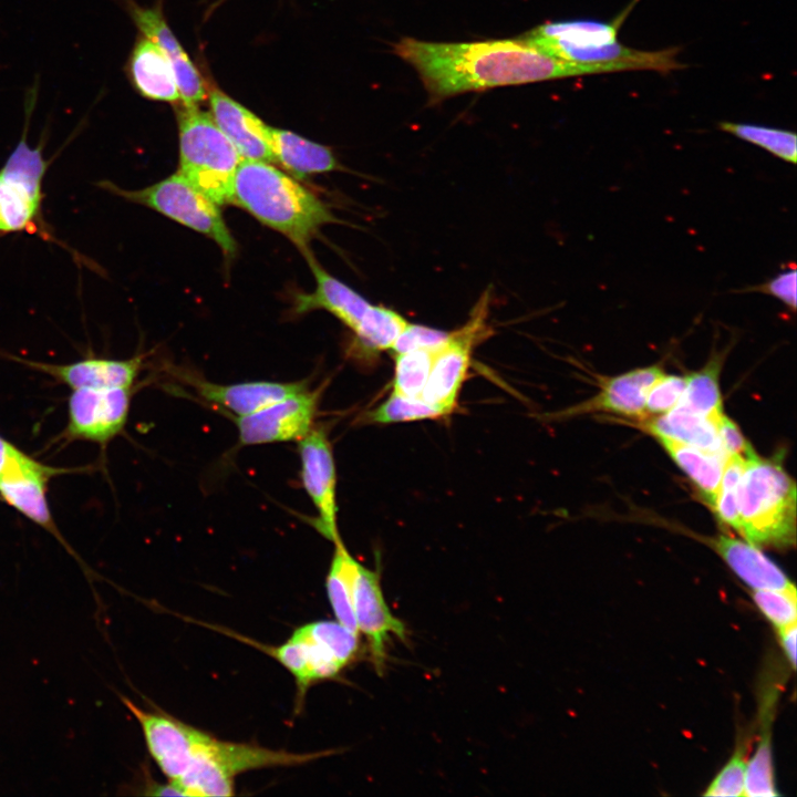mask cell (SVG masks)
I'll return each instance as SVG.
<instances>
[{
    "label": "cell",
    "instance_id": "obj_1",
    "mask_svg": "<svg viewBox=\"0 0 797 797\" xmlns=\"http://www.w3.org/2000/svg\"><path fill=\"white\" fill-rule=\"evenodd\" d=\"M394 53L416 70L432 104L465 92L600 73L549 55L518 37L474 42L402 38Z\"/></svg>",
    "mask_w": 797,
    "mask_h": 797
},
{
    "label": "cell",
    "instance_id": "obj_2",
    "mask_svg": "<svg viewBox=\"0 0 797 797\" xmlns=\"http://www.w3.org/2000/svg\"><path fill=\"white\" fill-rule=\"evenodd\" d=\"M634 0L610 22L569 20L538 25L518 38L562 61L597 68L600 73L649 70L662 74L682 69L679 48L644 51L618 41L619 30Z\"/></svg>",
    "mask_w": 797,
    "mask_h": 797
},
{
    "label": "cell",
    "instance_id": "obj_3",
    "mask_svg": "<svg viewBox=\"0 0 797 797\" xmlns=\"http://www.w3.org/2000/svg\"><path fill=\"white\" fill-rule=\"evenodd\" d=\"M263 225L289 238L303 253L327 224L338 222L329 207L269 162L242 159L231 200Z\"/></svg>",
    "mask_w": 797,
    "mask_h": 797
},
{
    "label": "cell",
    "instance_id": "obj_4",
    "mask_svg": "<svg viewBox=\"0 0 797 797\" xmlns=\"http://www.w3.org/2000/svg\"><path fill=\"white\" fill-rule=\"evenodd\" d=\"M738 534L754 546L785 548L796 540V485L777 460L751 453L737 486Z\"/></svg>",
    "mask_w": 797,
    "mask_h": 797
},
{
    "label": "cell",
    "instance_id": "obj_5",
    "mask_svg": "<svg viewBox=\"0 0 797 797\" xmlns=\"http://www.w3.org/2000/svg\"><path fill=\"white\" fill-rule=\"evenodd\" d=\"M177 123L179 173L218 206L229 204L241 156L198 105L182 104Z\"/></svg>",
    "mask_w": 797,
    "mask_h": 797
},
{
    "label": "cell",
    "instance_id": "obj_6",
    "mask_svg": "<svg viewBox=\"0 0 797 797\" xmlns=\"http://www.w3.org/2000/svg\"><path fill=\"white\" fill-rule=\"evenodd\" d=\"M261 650L293 675L301 702L313 683L335 677L355 659L359 633L337 620H319L297 628L283 644Z\"/></svg>",
    "mask_w": 797,
    "mask_h": 797
},
{
    "label": "cell",
    "instance_id": "obj_7",
    "mask_svg": "<svg viewBox=\"0 0 797 797\" xmlns=\"http://www.w3.org/2000/svg\"><path fill=\"white\" fill-rule=\"evenodd\" d=\"M38 97V82L25 95V122L20 141L0 168V236L40 231L42 184L49 162L42 145L31 147L28 127Z\"/></svg>",
    "mask_w": 797,
    "mask_h": 797
},
{
    "label": "cell",
    "instance_id": "obj_8",
    "mask_svg": "<svg viewBox=\"0 0 797 797\" xmlns=\"http://www.w3.org/2000/svg\"><path fill=\"white\" fill-rule=\"evenodd\" d=\"M99 186L209 237L227 255L237 250L218 205L179 172L142 189H123L108 180L100 182Z\"/></svg>",
    "mask_w": 797,
    "mask_h": 797
},
{
    "label": "cell",
    "instance_id": "obj_9",
    "mask_svg": "<svg viewBox=\"0 0 797 797\" xmlns=\"http://www.w3.org/2000/svg\"><path fill=\"white\" fill-rule=\"evenodd\" d=\"M489 293H484L460 329L452 331L447 342L433 359L428 380L421 398L442 411L446 416L456 402L470 365L472 352L488 335Z\"/></svg>",
    "mask_w": 797,
    "mask_h": 797
},
{
    "label": "cell",
    "instance_id": "obj_10",
    "mask_svg": "<svg viewBox=\"0 0 797 797\" xmlns=\"http://www.w3.org/2000/svg\"><path fill=\"white\" fill-rule=\"evenodd\" d=\"M301 482L318 517L313 526L333 544L341 539L338 530L337 469L333 451L323 428L313 427L298 441Z\"/></svg>",
    "mask_w": 797,
    "mask_h": 797
},
{
    "label": "cell",
    "instance_id": "obj_11",
    "mask_svg": "<svg viewBox=\"0 0 797 797\" xmlns=\"http://www.w3.org/2000/svg\"><path fill=\"white\" fill-rule=\"evenodd\" d=\"M320 390H304L255 413L236 416L242 445L299 441L312 428L319 408Z\"/></svg>",
    "mask_w": 797,
    "mask_h": 797
},
{
    "label": "cell",
    "instance_id": "obj_12",
    "mask_svg": "<svg viewBox=\"0 0 797 797\" xmlns=\"http://www.w3.org/2000/svg\"><path fill=\"white\" fill-rule=\"evenodd\" d=\"M130 404L131 389L72 390L64 436L105 446L123 431Z\"/></svg>",
    "mask_w": 797,
    "mask_h": 797
},
{
    "label": "cell",
    "instance_id": "obj_13",
    "mask_svg": "<svg viewBox=\"0 0 797 797\" xmlns=\"http://www.w3.org/2000/svg\"><path fill=\"white\" fill-rule=\"evenodd\" d=\"M122 702L141 726L153 760L169 779L176 780L188 767L200 729L159 711H146L125 696Z\"/></svg>",
    "mask_w": 797,
    "mask_h": 797
},
{
    "label": "cell",
    "instance_id": "obj_14",
    "mask_svg": "<svg viewBox=\"0 0 797 797\" xmlns=\"http://www.w3.org/2000/svg\"><path fill=\"white\" fill-rule=\"evenodd\" d=\"M52 467L29 455L0 475V498L28 519L53 535L72 555L77 557L59 531L46 498L50 478L70 473Z\"/></svg>",
    "mask_w": 797,
    "mask_h": 797
},
{
    "label": "cell",
    "instance_id": "obj_15",
    "mask_svg": "<svg viewBox=\"0 0 797 797\" xmlns=\"http://www.w3.org/2000/svg\"><path fill=\"white\" fill-rule=\"evenodd\" d=\"M379 571L359 565L353 593V609L359 633L361 632L370 648L376 671L383 670L386 658V643L392 635L406 640L404 623L395 617L382 592Z\"/></svg>",
    "mask_w": 797,
    "mask_h": 797
},
{
    "label": "cell",
    "instance_id": "obj_16",
    "mask_svg": "<svg viewBox=\"0 0 797 797\" xmlns=\"http://www.w3.org/2000/svg\"><path fill=\"white\" fill-rule=\"evenodd\" d=\"M125 2L133 22L143 37L154 42L172 65L182 103L198 105L206 99L207 87L199 71L166 23L161 4L145 8L133 0Z\"/></svg>",
    "mask_w": 797,
    "mask_h": 797
},
{
    "label": "cell",
    "instance_id": "obj_17",
    "mask_svg": "<svg viewBox=\"0 0 797 797\" xmlns=\"http://www.w3.org/2000/svg\"><path fill=\"white\" fill-rule=\"evenodd\" d=\"M12 359L52 376L72 390L131 389L144 361L141 354L126 360L87 356L68 364H52L14 356Z\"/></svg>",
    "mask_w": 797,
    "mask_h": 797
},
{
    "label": "cell",
    "instance_id": "obj_18",
    "mask_svg": "<svg viewBox=\"0 0 797 797\" xmlns=\"http://www.w3.org/2000/svg\"><path fill=\"white\" fill-rule=\"evenodd\" d=\"M663 373L660 365H651L603 379L600 391L593 397L560 412L559 415L567 417L604 412L642 420L646 417L648 392Z\"/></svg>",
    "mask_w": 797,
    "mask_h": 797
},
{
    "label": "cell",
    "instance_id": "obj_19",
    "mask_svg": "<svg viewBox=\"0 0 797 797\" xmlns=\"http://www.w3.org/2000/svg\"><path fill=\"white\" fill-rule=\"evenodd\" d=\"M207 96L213 120L242 159L273 162L269 125L217 89L209 90Z\"/></svg>",
    "mask_w": 797,
    "mask_h": 797
},
{
    "label": "cell",
    "instance_id": "obj_20",
    "mask_svg": "<svg viewBox=\"0 0 797 797\" xmlns=\"http://www.w3.org/2000/svg\"><path fill=\"white\" fill-rule=\"evenodd\" d=\"M188 382L203 398L230 411L236 416L249 415L308 389L306 381H250L217 384L205 380L189 379Z\"/></svg>",
    "mask_w": 797,
    "mask_h": 797
},
{
    "label": "cell",
    "instance_id": "obj_21",
    "mask_svg": "<svg viewBox=\"0 0 797 797\" xmlns=\"http://www.w3.org/2000/svg\"><path fill=\"white\" fill-rule=\"evenodd\" d=\"M315 279L311 293H298L294 310L299 313L325 310L339 319L352 333L359 328L372 303L354 289L327 272L311 252L304 255Z\"/></svg>",
    "mask_w": 797,
    "mask_h": 797
},
{
    "label": "cell",
    "instance_id": "obj_22",
    "mask_svg": "<svg viewBox=\"0 0 797 797\" xmlns=\"http://www.w3.org/2000/svg\"><path fill=\"white\" fill-rule=\"evenodd\" d=\"M712 542L728 567L753 590L795 589L794 583L783 570L768 559L757 546L728 535H718Z\"/></svg>",
    "mask_w": 797,
    "mask_h": 797
},
{
    "label": "cell",
    "instance_id": "obj_23",
    "mask_svg": "<svg viewBox=\"0 0 797 797\" xmlns=\"http://www.w3.org/2000/svg\"><path fill=\"white\" fill-rule=\"evenodd\" d=\"M638 425L652 436H666L726 459L715 422L677 404L666 413L639 420Z\"/></svg>",
    "mask_w": 797,
    "mask_h": 797
},
{
    "label": "cell",
    "instance_id": "obj_24",
    "mask_svg": "<svg viewBox=\"0 0 797 797\" xmlns=\"http://www.w3.org/2000/svg\"><path fill=\"white\" fill-rule=\"evenodd\" d=\"M128 74L135 90L153 101L177 103L180 94L167 58L149 39L139 38L128 60Z\"/></svg>",
    "mask_w": 797,
    "mask_h": 797
},
{
    "label": "cell",
    "instance_id": "obj_25",
    "mask_svg": "<svg viewBox=\"0 0 797 797\" xmlns=\"http://www.w3.org/2000/svg\"><path fill=\"white\" fill-rule=\"evenodd\" d=\"M269 144L273 162L298 178L340 167L331 148L287 130L270 126Z\"/></svg>",
    "mask_w": 797,
    "mask_h": 797
},
{
    "label": "cell",
    "instance_id": "obj_26",
    "mask_svg": "<svg viewBox=\"0 0 797 797\" xmlns=\"http://www.w3.org/2000/svg\"><path fill=\"white\" fill-rule=\"evenodd\" d=\"M675 464L690 477L704 501L714 508L726 459L673 438L654 436Z\"/></svg>",
    "mask_w": 797,
    "mask_h": 797
},
{
    "label": "cell",
    "instance_id": "obj_27",
    "mask_svg": "<svg viewBox=\"0 0 797 797\" xmlns=\"http://www.w3.org/2000/svg\"><path fill=\"white\" fill-rule=\"evenodd\" d=\"M359 565L360 562L340 539L334 542V552L325 581L328 599L337 621L358 633L353 593Z\"/></svg>",
    "mask_w": 797,
    "mask_h": 797
},
{
    "label": "cell",
    "instance_id": "obj_28",
    "mask_svg": "<svg viewBox=\"0 0 797 797\" xmlns=\"http://www.w3.org/2000/svg\"><path fill=\"white\" fill-rule=\"evenodd\" d=\"M726 353L713 354L703 369L686 375V386L677 404L714 422L724 414L718 375Z\"/></svg>",
    "mask_w": 797,
    "mask_h": 797
},
{
    "label": "cell",
    "instance_id": "obj_29",
    "mask_svg": "<svg viewBox=\"0 0 797 797\" xmlns=\"http://www.w3.org/2000/svg\"><path fill=\"white\" fill-rule=\"evenodd\" d=\"M407 321L398 312L382 304H371L359 328L354 344L365 354L391 350Z\"/></svg>",
    "mask_w": 797,
    "mask_h": 797
},
{
    "label": "cell",
    "instance_id": "obj_30",
    "mask_svg": "<svg viewBox=\"0 0 797 797\" xmlns=\"http://www.w3.org/2000/svg\"><path fill=\"white\" fill-rule=\"evenodd\" d=\"M720 128L769 152L787 163H796L797 136L794 132L757 124L734 122H722L720 123Z\"/></svg>",
    "mask_w": 797,
    "mask_h": 797
},
{
    "label": "cell",
    "instance_id": "obj_31",
    "mask_svg": "<svg viewBox=\"0 0 797 797\" xmlns=\"http://www.w3.org/2000/svg\"><path fill=\"white\" fill-rule=\"evenodd\" d=\"M436 351L413 350L395 354L393 393L421 398Z\"/></svg>",
    "mask_w": 797,
    "mask_h": 797
},
{
    "label": "cell",
    "instance_id": "obj_32",
    "mask_svg": "<svg viewBox=\"0 0 797 797\" xmlns=\"http://www.w3.org/2000/svg\"><path fill=\"white\" fill-rule=\"evenodd\" d=\"M444 416L446 415L442 411L422 398L405 397L392 392L386 401L368 415V418L376 424H391Z\"/></svg>",
    "mask_w": 797,
    "mask_h": 797
},
{
    "label": "cell",
    "instance_id": "obj_33",
    "mask_svg": "<svg viewBox=\"0 0 797 797\" xmlns=\"http://www.w3.org/2000/svg\"><path fill=\"white\" fill-rule=\"evenodd\" d=\"M778 793L775 787L774 767L772 757L770 735L763 734L754 756L746 766L745 790L746 797H774Z\"/></svg>",
    "mask_w": 797,
    "mask_h": 797
},
{
    "label": "cell",
    "instance_id": "obj_34",
    "mask_svg": "<svg viewBox=\"0 0 797 797\" xmlns=\"http://www.w3.org/2000/svg\"><path fill=\"white\" fill-rule=\"evenodd\" d=\"M753 599L762 613L777 629L796 623V588L790 590H754Z\"/></svg>",
    "mask_w": 797,
    "mask_h": 797
},
{
    "label": "cell",
    "instance_id": "obj_35",
    "mask_svg": "<svg viewBox=\"0 0 797 797\" xmlns=\"http://www.w3.org/2000/svg\"><path fill=\"white\" fill-rule=\"evenodd\" d=\"M685 386L686 376L666 375L663 373L648 392L645 400L646 417L666 413L676 406Z\"/></svg>",
    "mask_w": 797,
    "mask_h": 797
},
{
    "label": "cell",
    "instance_id": "obj_36",
    "mask_svg": "<svg viewBox=\"0 0 797 797\" xmlns=\"http://www.w3.org/2000/svg\"><path fill=\"white\" fill-rule=\"evenodd\" d=\"M449 335L451 332L407 321L391 350L394 354L413 350L436 351L447 342Z\"/></svg>",
    "mask_w": 797,
    "mask_h": 797
},
{
    "label": "cell",
    "instance_id": "obj_37",
    "mask_svg": "<svg viewBox=\"0 0 797 797\" xmlns=\"http://www.w3.org/2000/svg\"><path fill=\"white\" fill-rule=\"evenodd\" d=\"M747 762L737 751L715 776L704 796H744Z\"/></svg>",
    "mask_w": 797,
    "mask_h": 797
},
{
    "label": "cell",
    "instance_id": "obj_38",
    "mask_svg": "<svg viewBox=\"0 0 797 797\" xmlns=\"http://www.w3.org/2000/svg\"><path fill=\"white\" fill-rule=\"evenodd\" d=\"M796 278L795 267L786 269L765 283L747 288L746 291L765 293L782 301L791 311L796 310Z\"/></svg>",
    "mask_w": 797,
    "mask_h": 797
},
{
    "label": "cell",
    "instance_id": "obj_39",
    "mask_svg": "<svg viewBox=\"0 0 797 797\" xmlns=\"http://www.w3.org/2000/svg\"><path fill=\"white\" fill-rule=\"evenodd\" d=\"M718 438L726 456L739 455L746 458L753 448L737 425L724 414L715 421Z\"/></svg>",
    "mask_w": 797,
    "mask_h": 797
},
{
    "label": "cell",
    "instance_id": "obj_40",
    "mask_svg": "<svg viewBox=\"0 0 797 797\" xmlns=\"http://www.w3.org/2000/svg\"><path fill=\"white\" fill-rule=\"evenodd\" d=\"M28 455L0 435V475Z\"/></svg>",
    "mask_w": 797,
    "mask_h": 797
},
{
    "label": "cell",
    "instance_id": "obj_41",
    "mask_svg": "<svg viewBox=\"0 0 797 797\" xmlns=\"http://www.w3.org/2000/svg\"><path fill=\"white\" fill-rule=\"evenodd\" d=\"M782 648L793 667L796 666V623H791L777 629Z\"/></svg>",
    "mask_w": 797,
    "mask_h": 797
},
{
    "label": "cell",
    "instance_id": "obj_42",
    "mask_svg": "<svg viewBox=\"0 0 797 797\" xmlns=\"http://www.w3.org/2000/svg\"><path fill=\"white\" fill-rule=\"evenodd\" d=\"M225 1H226V0H213L211 4H210V7H209V11L211 12L214 9H216L217 7H219V6H220L222 2H225Z\"/></svg>",
    "mask_w": 797,
    "mask_h": 797
}]
</instances>
